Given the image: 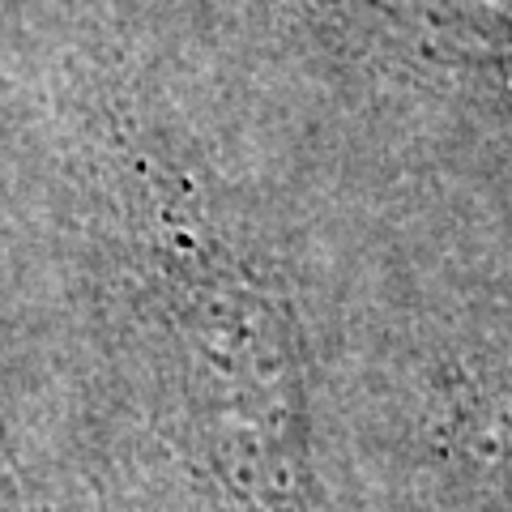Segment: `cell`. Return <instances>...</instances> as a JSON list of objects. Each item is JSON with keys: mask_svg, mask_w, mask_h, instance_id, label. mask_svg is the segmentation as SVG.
Returning <instances> with one entry per match:
<instances>
[{"mask_svg": "<svg viewBox=\"0 0 512 512\" xmlns=\"http://www.w3.org/2000/svg\"><path fill=\"white\" fill-rule=\"evenodd\" d=\"M163 299L218 474L248 512H312L308 410L286 312L231 256L171 244Z\"/></svg>", "mask_w": 512, "mask_h": 512, "instance_id": "6da1fadb", "label": "cell"}, {"mask_svg": "<svg viewBox=\"0 0 512 512\" xmlns=\"http://www.w3.org/2000/svg\"><path fill=\"white\" fill-rule=\"evenodd\" d=\"M427 60L512 82V18L491 0H329Z\"/></svg>", "mask_w": 512, "mask_h": 512, "instance_id": "7a4b0ae2", "label": "cell"}, {"mask_svg": "<svg viewBox=\"0 0 512 512\" xmlns=\"http://www.w3.org/2000/svg\"><path fill=\"white\" fill-rule=\"evenodd\" d=\"M483 440L491 448V461H495V470H500L504 487H508V500H512V414H504Z\"/></svg>", "mask_w": 512, "mask_h": 512, "instance_id": "3957f363", "label": "cell"}, {"mask_svg": "<svg viewBox=\"0 0 512 512\" xmlns=\"http://www.w3.org/2000/svg\"><path fill=\"white\" fill-rule=\"evenodd\" d=\"M0 512H26V508H22V491H18V478H13L9 453H5V436H0Z\"/></svg>", "mask_w": 512, "mask_h": 512, "instance_id": "277c9868", "label": "cell"}]
</instances>
